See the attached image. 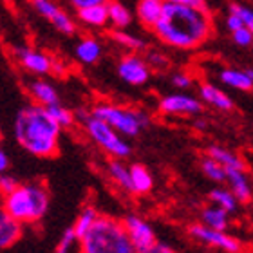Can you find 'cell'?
<instances>
[{"instance_id": "3", "label": "cell", "mask_w": 253, "mask_h": 253, "mask_svg": "<svg viewBox=\"0 0 253 253\" xmlns=\"http://www.w3.org/2000/svg\"><path fill=\"white\" fill-rule=\"evenodd\" d=\"M2 206L22 224H37L45 217L51 195L42 181L20 183L11 194L0 199Z\"/></svg>"}, {"instance_id": "1", "label": "cell", "mask_w": 253, "mask_h": 253, "mask_svg": "<svg viewBox=\"0 0 253 253\" xmlns=\"http://www.w3.org/2000/svg\"><path fill=\"white\" fill-rule=\"evenodd\" d=\"M152 31L165 45L192 51L210 40L213 18L208 7H190L165 0L163 15Z\"/></svg>"}, {"instance_id": "24", "label": "cell", "mask_w": 253, "mask_h": 253, "mask_svg": "<svg viewBox=\"0 0 253 253\" xmlns=\"http://www.w3.org/2000/svg\"><path fill=\"white\" fill-rule=\"evenodd\" d=\"M206 154L211 156L213 159H217L226 170H246V163H244L243 159L239 158L235 152L221 147V145H210Z\"/></svg>"}, {"instance_id": "4", "label": "cell", "mask_w": 253, "mask_h": 253, "mask_svg": "<svg viewBox=\"0 0 253 253\" xmlns=\"http://www.w3.org/2000/svg\"><path fill=\"white\" fill-rule=\"evenodd\" d=\"M80 253H137L123 221L100 215L96 224L78 241Z\"/></svg>"}, {"instance_id": "37", "label": "cell", "mask_w": 253, "mask_h": 253, "mask_svg": "<svg viewBox=\"0 0 253 253\" xmlns=\"http://www.w3.org/2000/svg\"><path fill=\"white\" fill-rule=\"evenodd\" d=\"M224 24H226V29H228L230 33L237 31V29L244 27L243 20H241V18H239L237 15H233V13H230V11H228V15H226V20H224Z\"/></svg>"}, {"instance_id": "11", "label": "cell", "mask_w": 253, "mask_h": 253, "mask_svg": "<svg viewBox=\"0 0 253 253\" xmlns=\"http://www.w3.org/2000/svg\"><path fill=\"white\" fill-rule=\"evenodd\" d=\"M31 5L35 7L38 15L43 16L47 22H51V26L58 33H62L65 37H73L74 33H76L74 20L54 0H31Z\"/></svg>"}, {"instance_id": "12", "label": "cell", "mask_w": 253, "mask_h": 253, "mask_svg": "<svg viewBox=\"0 0 253 253\" xmlns=\"http://www.w3.org/2000/svg\"><path fill=\"white\" fill-rule=\"evenodd\" d=\"M123 224H125L126 233H128V237H130L132 244H134V248L137 250V253L150 248V246L158 241L152 224L148 221H145L143 217L136 215V213H128V215L123 217Z\"/></svg>"}, {"instance_id": "13", "label": "cell", "mask_w": 253, "mask_h": 253, "mask_svg": "<svg viewBox=\"0 0 253 253\" xmlns=\"http://www.w3.org/2000/svg\"><path fill=\"white\" fill-rule=\"evenodd\" d=\"M26 90L29 98L33 100V103L42 107H51L54 103H60V94L56 87L51 82L43 78H35L29 80L26 85Z\"/></svg>"}, {"instance_id": "6", "label": "cell", "mask_w": 253, "mask_h": 253, "mask_svg": "<svg viewBox=\"0 0 253 253\" xmlns=\"http://www.w3.org/2000/svg\"><path fill=\"white\" fill-rule=\"evenodd\" d=\"M90 114L109 123L125 137H137L152 123V118L141 109L114 105V103H96L90 109Z\"/></svg>"}, {"instance_id": "9", "label": "cell", "mask_w": 253, "mask_h": 253, "mask_svg": "<svg viewBox=\"0 0 253 253\" xmlns=\"http://www.w3.org/2000/svg\"><path fill=\"white\" fill-rule=\"evenodd\" d=\"M13 56L24 71H27L29 74H35L38 78H43V76H47L54 71V58H51L47 53L38 51V49L18 45V47L13 49Z\"/></svg>"}, {"instance_id": "39", "label": "cell", "mask_w": 253, "mask_h": 253, "mask_svg": "<svg viewBox=\"0 0 253 253\" xmlns=\"http://www.w3.org/2000/svg\"><path fill=\"white\" fill-rule=\"evenodd\" d=\"M71 5L74 9H84V7H90V5H98V4H107L109 0H69Z\"/></svg>"}, {"instance_id": "43", "label": "cell", "mask_w": 253, "mask_h": 253, "mask_svg": "<svg viewBox=\"0 0 253 253\" xmlns=\"http://www.w3.org/2000/svg\"><path fill=\"white\" fill-rule=\"evenodd\" d=\"M246 71H248V74H250V78H252V82H253V67L246 69Z\"/></svg>"}, {"instance_id": "38", "label": "cell", "mask_w": 253, "mask_h": 253, "mask_svg": "<svg viewBox=\"0 0 253 253\" xmlns=\"http://www.w3.org/2000/svg\"><path fill=\"white\" fill-rule=\"evenodd\" d=\"M139 253H175V252H174V248L169 246L167 243H159V241H156L150 248L143 250V252H139Z\"/></svg>"}, {"instance_id": "29", "label": "cell", "mask_w": 253, "mask_h": 253, "mask_svg": "<svg viewBox=\"0 0 253 253\" xmlns=\"http://www.w3.org/2000/svg\"><path fill=\"white\" fill-rule=\"evenodd\" d=\"M199 167L201 172L205 174V177H208L210 181H213V183H226V169L211 156L206 154L205 158L201 159Z\"/></svg>"}, {"instance_id": "33", "label": "cell", "mask_w": 253, "mask_h": 253, "mask_svg": "<svg viewBox=\"0 0 253 253\" xmlns=\"http://www.w3.org/2000/svg\"><path fill=\"white\" fill-rule=\"evenodd\" d=\"M232 40L237 47L248 49L253 45V33L250 31L248 27H241V29L232 33Z\"/></svg>"}, {"instance_id": "42", "label": "cell", "mask_w": 253, "mask_h": 253, "mask_svg": "<svg viewBox=\"0 0 253 253\" xmlns=\"http://www.w3.org/2000/svg\"><path fill=\"white\" fill-rule=\"evenodd\" d=\"M194 126L197 128V130H206V126H208V122L206 120H203V118H197L194 122Z\"/></svg>"}, {"instance_id": "16", "label": "cell", "mask_w": 253, "mask_h": 253, "mask_svg": "<svg viewBox=\"0 0 253 253\" xmlns=\"http://www.w3.org/2000/svg\"><path fill=\"white\" fill-rule=\"evenodd\" d=\"M165 0H139L136 5L137 20L143 27L154 29L163 15Z\"/></svg>"}, {"instance_id": "40", "label": "cell", "mask_w": 253, "mask_h": 253, "mask_svg": "<svg viewBox=\"0 0 253 253\" xmlns=\"http://www.w3.org/2000/svg\"><path fill=\"white\" fill-rule=\"evenodd\" d=\"M167 2H174V4L190 5V7H206V0H167Z\"/></svg>"}, {"instance_id": "15", "label": "cell", "mask_w": 253, "mask_h": 253, "mask_svg": "<svg viewBox=\"0 0 253 253\" xmlns=\"http://www.w3.org/2000/svg\"><path fill=\"white\" fill-rule=\"evenodd\" d=\"M24 224L18 222L0 203V250L11 248L20 241Z\"/></svg>"}, {"instance_id": "45", "label": "cell", "mask_w": 253, "mask_h": 253, "mask_svg": "<svg viewBox=\"0 0 253 253\" xmlns=\"http://www.w3.org/2000/svg\"><path fill=\"white\" fill-rule=\"evenodd\" d=\"M0 139H2V128H0Z\"/></svg>"}, {"instance_id": "10", "label": "cell", "mask_w": 253, "mask_h": 253, "mask_svg": "<svg viewBox=\"0 0 253 253\" xmlns=\"http://www.w3.org/2000/svg\"><path fill=\"white\" fill-rule=\"evenodd\" d=\"M118 76L125 82L126 85L132 87H141L150 80V65H148L147 58H141L137 53H128L122 56V60L118 62Z\"/></svg>"}, {"instance_id": "27", "label": "cell", "mask_w": 253, "mask_h": 253, "mask_svg": "<svg viewBox=\"0 0 253 253\" xmlns=\"http://www.w3.org/2000/svg\"><path fill=\"white\" fill-rule=\"evenodd\" d=\"M100 215H101V213L96 210L92 205H87V206H84V208L80 210L78 217H76V221H74V224H73V230H74V233H76L78 241L84 237L85 233L89 232L90 228L94 226L96 221L100 219Z\"/></svg>"}, {"instance_id": "34", "label": "cell", "mask_w": 253, "mask_h": 253, "mask_svg": "<svg viewBox=\"0 0 253 253\" xmlns=\"http://www.w3.org/2000/svg\"><path fill=\"white\" fill-rule=\"evenodd\" d=\"M170 84L174 85L175 89L179 90H186L192 87V84H194V78H192V74L186 73V71H177V73H174L172 76H170Z\"/></svg>"}, {"instance_id": "32", "label": "cell", "mask_w": 253, "mask_h": 253, "mask_svg": "<svg viewBox=\"0 0 253 253\" xmlns=\"http://www.w3.org/2000/svg\"><path fill=\"white\" fill-rule=\"evenodd\" d=\"M76 243H78V237H76L73 226L67 228V230L62 233V237H60L58 244H56V248H54V253H71V250L76 246Z\"/></svg>"}, {"instance_id": "28", "label": "cell", "mask_w": 253, "mask_h": 253, "mask_svg": "<svg viewBox=\"0 0 253 253\" xmlns=\"http://www.w3.org/2000/svg\"><path fill=\"white\" fill-rule=\"evenodd\" d=\"M111 38L118 45L128 49L130 53H139V51H145V47H147V43H145L143 38L136 37L132 33H126L125 29H112Z\"/></svg>"}, {"instance_id": "22", "label": "cell", "mask_w": 253, "mask_h": 253, "mask_svg": "<svg viewBox=\"0 0 253 253\" xmlns=\"http://www.w3.org/2000/svg\"><path fill=\"white\" fill-rule=\"evenodd\" d=\"M201 222L208 228L219 230V232H226L230 228V213L226 210H222L221 206H206L205 210L201 211Z\"/></svg>"}, {"instance_id": "44", "label": "cell", "mask_w": 253, "mask_h": 253, "mask_svg": "<svg viewBox=\"0 0 253 253\" xmlns=\"http://www.w3.org/2000/svg\"><path fill=\"white\" fill-rule=\"evenodd\" d=\"M250 217H252V221H253V206H252V211H250Z\"/></svg>"}, {"instance_id": "14", "label": "cell", "mask_w": 253, "mask_h": 253, "mask_svg": "<svg viewBox=\"0 0 253 253\" xmlns=\"http://www.w3.org/2000/svg\"><path fill=\"white\" fill-rule=\"evenodd\" d=\"M199 98L203 103L213 107L221 112H232L235 109V103L230 98V94L224 92L221 87L210 84V82H205V84L199 85Z\"/></svg>"}, {"instance_id": "7", "label": "cell", "mask_w": 253, "mask_h": 253, "mask_svg": "<svg viewBox=\"0 0 253 253\" xmlns=\"http://www.w3.org/2000/svg\"><path fill=\"white\" fill-rule=\"evenodd\" d=\"M188 233L197 241V243L210 246V248L221 250L224 253H241L243 252V243L239 239L228 235L226 232H219L213 228L205 226L203 222L201 224H192L188 228Z\"/></svg>"}, {"instance_id": "21", "label": "cell", "mask_w": 253, "mask_h": 253, "mask_svg": "<svg viewBox=\"0 0 253 253\" xmlns=\"http://www.w3.org/2000/svg\"><path fill=\"white\" fill-rule=\"evenodd\" d=\"M107 174L118 188L126 192V194H132L130 167L123 163V159H111L107 163Z\"/></svg>"}, {"instance_id": "17", "label": "cell", "mask_w": 253, "mask_h": 253, "mask_svg": "<svg viewBox=\"0 0 253 253\" xmlns=\"http://www.w3.org/2000/svg\"><path fill=\"white\" fill-rule=\"evenodd\" d=\"M101 54H103V45L94 37H84L74 47V56L84 65H94L101 58Z\"/></svg>"}, {"instance_id": "41", "label": "cell", "mask_w": 253, "mask_h": 253, "mask_svg": "<svg viewBox=\"0 0 253 253\" xmlns=\"http://www.w3.org/2000/svg\"><path fill=\"white\" fill-rule=\"evenodd\" d=\"M7 170H9V156L4 148L0 147V174H4Z\"/></svg>"}, {"instance_id": "31", "label": "cell", "mask_w": 253, "mask_h": 253, "mask_svg": "<svg viewBox=\"0 0 253 253\" xmlns=\"http://www.w3.org/2000/svg\"><path fill=\"white\" fill-rule=\"evenodd\" d=\"M228 11L233 13V15H237L241 20H243L244 27H248L250 31L253 33V9L248 7V5L244 4H237V2H232V4L228 5Z\"/></svg>"}, {"instance_id": "5", "label": "cell", "mask_w": 253, "mask_h": 253, "mask_svg": "<svg viewBox=\"0 0 253 253\" xmlns=\"http://www.w3.org/2000/svg\"><path fill=\"white\" fill-rule=\"evenodd\" d=\"M76 120H80L90 141L94 143L98 148H101L107 156H111L112 159H126L132 154V147L130 143L126 141V137L122 136L116 128H112L103 120L92 116L90 111H78L76 112Z\"/></svg>"}, {"instance_id": "8", "label": "cell", "mask_w": 253, "mask_h": 253, "mask_svg": "<svg viewBox=\"0 0 253 253\" xmlns=\"http://www.w3.org/2000/svg\"><path fill=\"white\" fill-rule=\"evenodd\" d=\"M203 101L199 96H192L186 92H172L163 96L158 103V109L163 116H201Z\"/></svg>"}, {"instance_id": "19", "label": "cell", "mask_w": 253, "mask_h": 253, "mask_svg": "<svg viewBox=\"0 0 253 253\" xmlns=\"http://www.w3.org/2000/svg\"><path fill=\"white\" fill-rule=\"evenodd\" d=\"M219 80H221L222 85H226L230 89L243 90V92L253 90V82H252V78H250V74L246 69L224 67L219 71Z\"/></svg>"}, {"instance_id": "18", "label": "cell", "mask_w": 253, "mask_h": 253, "mask_svg": "<svg viewBox=\"0 0 253 253\" xmlns=\"http://www.w3.org/2000/svg\"><path fill=\"white\" fill-rule=\"evenodd\" d=\"M226 183L230 186V190L235 194V197L241 201V205L252 203L253 190L244 170H226Z\"/></svg>"}, {"instance_id": "30", "label": "cell", "mask_w": 253, "mask_h": 253, "mask_svg": "<svg viewBox=\"0 0 253 253\" xmlns=\"http://www.w3.org/2000/svg\"><path fill=\"white\" fill-rule=\"evenodd\" d=\"M47 111H49V114L54 118V122L58 123L63 130H65V128H71L74 123L78 122V120H76V112H73L71 109L62 105V103H54V105L47 107Z\"/></svg>"}, {"instance_id": "23", "label": "cell", "mask_w": 253, "mask_h": 253, "mask_svg": "<svg viewBox=\"0 0 253 253\" xmlns=\"http://www.w3.org/2000/svg\"><path fill=\"white\" fill-rule=\"evenodd\" d=\"M130 179H132V194L145 195L154 188V177L150 170L143 165H130Z\"/></svg>"}, {"instance_id": "2", "label": "cell", "mask_w": 253, "mask_h": 253, "mask_svg": "<svg viewBox=\"0 0 253 253\" xmlns=\"http://www.w3.org/2000/svg\"><path fill=\"white\" fill-rule=\"evenodd\" d=\"M62 130V126L49 114L47 107L37 103L22 107L13 123V134L18 147L33 158L42 159L54 158L58 154Z\"/></svg>"}, {"instance_id": "35", "label": "cell", "mask_w": 253, "mask_h": 253, "mask_svg": "<svg viewBox=\"0 0 253 253\" xmlns=\"http://www.w3.org/2000/svg\"><path fill=\"white\" fill-rule=\"evenodd\" d=\"M18 185H20V181L16 179L15 175L7 174V172L0 174V199L5 197L7 194H11Z\"/></svg>"}, {"instance_id": "20", "label": "cell", "mask_w": 253, "mask_h": 253, "mask_svg": "<svg viewBox=\"0 0 253 253\" xmlns=\"http://www.w3.org/2000/svg\"><path fill=\"white\" fill-rule=\"evenodd\" d=\"M76 18H78L84 26L101 29V27H105L107 24H109V7H107V4L84 7V9L76 11Z\"/></svg>"}, {"instance_id": "26", "label": "cell", "mask_w": 253, "mask_h": 253, "mask_svg": "<svg viewBox=\"0 0 253 253\" xmlns=\"http://www.w3.org/2000/svg\"><path fill=\"white\" fill-rule=\"evenodd\" d=\"M107 7H109V24L112 29H126L132 24L130 9L120 0H109Z\"/></svg>"}, {"instance_id": "25", "label": "cell", "mask_w": 253, "mask_h": 253, "mask_svg": "<svg viewBox=\"0 0 253 253\" xmlns=\"http://www.w3.org/2000/svg\"><path fill=\"white\" fill-rule=\"evenodd\" d=\"M208 199L211 201V205L215 206H221L222 210H226L230 215L235 213L239 210V205H241V201L235 197L230 188H222V186H215V188L210 190V194H208Z\"/></svg>"}, {"instance_id": "36", "label": "cell", "mask_w": 253, "mask_h": 253, "mask_svg": "<svg viewBox=\"0 0 253 253\" xmlns=\"http://www.w3.org/2000/svg\"><path fill=\"white\" fill-rule=\"evenodd\" d=\"M147 62L150 69H158V71H163V69L169 67V58L165 54L158 53V51H150L147 54Z\"/></svg>"}]
</instances>
